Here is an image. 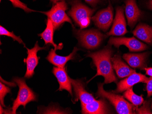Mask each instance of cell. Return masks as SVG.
<instances>
[{"mask_svg":"<svg viewBox=\"0 0 152 114\" xmlns=\"http://www.w3.org/2000/svg\"><path fill=\"white\" fill-rule=\"evenodd\" d=\"M112 54L113 50L108 46L98 52L87 54V57H89L93 59L97 70L96 75L89 81L96 76H101L104 78L105 84L112 82L117 83V79L114 74L111 61Z\"/></svg>","mask_w":152,"mask_h":114,"instance_id":"1","label":"cell"},{"mask_svg":"<svg viewBox=\"0 0 152 114\" xmlns=\"http://www.w3.org/2000/svg\"><path fill=\"white\" fill-rule=\"evenodd\" d=\"M96 94L99 97L109 100L114 106L118 114H135V107L133 104L128 102L122 96L104 90L103 83H99L98 85V90Z\"/></svg>","mask_w":152,"mask_h":114,"instance_id":"2","label":"cell"},{"mask_svg":"<svg viewBox=\"0 0 152 114\" xmlns=\"http://www.w3.org/2000/svg\"><path fill=\"white\" fill-rule=\"evenodd\" d=\"M13 81L16 82L19 86L18 96L14 100L12 108V114H16L17 110L20 106L23 105L25 108L27 104L37 101V97L35 93L26 85L23 78L15 77Z\"/></svg>","mask_w":152,"mask_h":114,"instance_id":"3","label":"cell"},{"mask_svg":"<svg viewBox=\"0 0 152 114\" xmlns=\"http://www.w3.org/2000/svg\"><path fill=\"white\" fill-rule=\"evenodd\" d=\"M72 5V8L68 12V15L80 26L81 29L87 28L90 24L91 17L94 10L89 8L77 1H73Z\"/></svg>","mask_w":152,"mask_h":114,"instance_id":"4","label":"cell"},{"mask_svg":"<svg viewBox=\"0 0 152 114\" xmlns=\"http://www.w3.org/2000/svg\"><path fill=\"white\" fill-rule=\"evenodd\" d=\"M67 9V4L64 0L55 3V5L49 11L41 12L45 14L48 19L52 21L54 29L56 30L66 22L70 23L72 25L71 20L66 13Z\"/></svg>","mask_w":152,"mask_h":114,"instance_id":"5","label":"cell"},{"mask_svg":"<svg viewBox=\"0 0 152 114\" xmlns=\"http://www.w3.org/2000/svg\"><path fill=\"white\" fill-rule=\"evenodd\" d=\"M76 35L82 46L89 50L98 47L104 37L102 33L95 29L76 30Z\"/></svg>","mask_w":152,"mask_h":114,"instance_id":"6","label":"cell"},{"mask_svg":"<svg viewBox=\"0 0 152 114\" xmlns=\"http://www.w3.org/2000/svg\"><path fill=\"white\" fill-rule=\"evenodd\" d=\"M108 44L119 48L122 45L126 46L131 52H139L148 49L147 45L136 39L135 37H111L109 39Z\"/></svg>","mask_w":152,"mask_h":114,"instance_id":"7","label":"cell"},{"mask_svg":"<svg viewBox=\"0 0 152 114\" xmlns=\"http://www.w3.org/2000/svg\"><path fill=\"white\" fill-rule=\"evenodd\" d=\"M26 48L27 49V57L24 60V62L26 64V71L24 77L30 78L34 74V70L39 62V57L37 56V52L41 50H47V47L39 46L37 41L31 49Z\"/></svg>","mask_w":152,"mask_h":114,"instance_id":"8","label":"cell"},{"mask_svg":"<svg viewBox=\"0 0 152 114\" xmlns=\"http://www.w3.org/2000/svg\"><path fill=\"white\" fill-rule=\"evenodd\" d=\"M92 19L98 28L106 31L113 21V9L111 5L110 4L105 9L99 11Z\"/></svg>","mask_w":152,"mask_h":114,"instance_id":"9","label":"cell"},{"mask_svg":"<svg viewBox=\"0 0 152 114\" xmlns=\"http://www.w3.org/2000/svg\"><path fill=\"white\" fill-rule=\"evenodd\" d=\"M128 32L126 28V23L124 16L123 7H118L116 9V16L111 29L107 33V36H122Z\"/></svg>","mask_w":152,"mask_h":114,"instance_id":"10","label":"cell"},{"mask_svg":"<svg viewBox=\"0 0 152 114\" xmlns=\"http://www.w3.org/2000/svg\"><path fill=\"white\" fill-rule=\"evenodd\" d=\"M148 80V78L145 76L141 73H136L135 71L117 84V89L114 92L116 93L122 92L132 88L134 85L137 83L141 82L146 83Z\"/></svg>","mask_w":152,"mask_h":114,"instance_id":"11","label":"cell"},{"mask_svg":"<svg viewBox=\"0 0 152 114\" xmlns=\"http://www.w3.org/2000/svg\"><path fill=\"white\" fill-rule=\"evenodd\" d=\"M77 99L81 101V105L87 104L95 100L91 94L85 89L84 84L81 80H74L70 78Z\"/></svg>","mask_w":152,"mask_h":114,"instance_id":"12","label":"cell"},{"mask_svg":"<svg viewBox=\"0 0 152 114\" xmlns=\"http://www.w3.org/2000/svg\"><path fill=\"white\" fill-rule=\"evenodd\" d=\"M125 14L128 23L133 28L141 16V11L137 5L136 0H126Z\"/></svg>","mask_w":152,"mask_h":114,"instance_id":"13","label":"cell"},{"mask_svg":"<svg viewBox=\"0 0 152 114\" xmlns=\"http://www.w3.org/2000/svg\"><path fill=\"white\" fill-rule=\"evenodd\" d=\"M53 73L57 78L59 84L58 91L66 90L72 97V84L70 77L67 75L65 68L54 67L53 68Z\"/></svg>","mask_w":152,"mask_h":114,"instance_id":"14","label":"cell"},{"mask_svg":"<svg viewBox=\"0 0 152 114\" xmlns=\"http://www.w3.org/2000/svg\"><path fill=\"white\" fill-rule=\"evenodd\" d=\"M82 105V113L86 114H103L108 113L106 103L103 99L95 100Z\"/></svg>","mask_w":152,"mask_h":114,"instance_id":"15","label":"cell"},{"mask_svg":"<svg viewBox=\"0 0 152 114\" xmlns=\"http://www.w3.org/2000/svg\"><path fill=\"white\" fill-rule=\"evenodd\" d=\"M148 55V52L140 54L127 53L123 55V58L132 68L144 69L146 66V63Z\"/></svg>","mask_w":152,"mask_h":114,"instance_id":"16","label":"cell"},{"mask_svg":"<svg viewBox=\"0 0 152 114\" xmlns=\"http://www.w3.org/2000/svg\"><path fill=\"white\" fill-rule=\"evenodd\" d=\"M78 50V48L75 47L70 54L66 57H63L57 55L56 53V50L52 49L46 57V59L55 66L58 68H65L66 63L74 58V56Z\"/></svg>","mask_w":152,"mask_h":114,"instance_id":"17","label":"cell"},{"mask_svg":"<svg viewBox=\"0 0 152 114\" xmlns=\"http://www.w3.org/2000/svg\"><path fill=\"white\" fill-rule=\"evenodd\" d=\"M113 69L119 78H125L135 72L134 70L131 68L125 62H124L119 55H115L111 59Z\"/></svg>","mask_w":152,"mask_h":114,"instance_id":"18","label":"cell"},{"mask_svg":"<svg viewBox=\"0 0 152 114\" xmlns=\"http://www.w3.org/2000/svg\"><path fill=\"white\" fill-rule=\"evenodd\" d=\"M133 34L140 40L152 45V26L140 23L133 31Z\"/></svg>","mask_w":152,"mask_h":114,"instance_id":"19","label":"cell"},{"mask_svg":"<svg viewBox=\"0 0 152 114\" xmlns=\"http://www.w3.org/2000/svg\"><path fill=\"white\" fill-rule=\"evenodd\" d=\"M46 29L42 32L38 34V36H40L45 41V45L50 44L53 45L55 50L62 49L63 45H57L54 42L53 35L54 28L52 21L49 19H48L46 24Z\"/></svg>","mask_w":152,"mask_h":114,"instance_id":"20","label":"cell"},{"mask_svg":"<svg viewBox=\"0 0 152 114\" xmlns=\"http://www.w3.org/2000/svg\"><path fill=\"white\" fill-rule=\"evenodd\" d=\"M124 96L136 107L142 105L144 102L142 96L136 94L133 91V87L126 90L124 93Z\"/></svg>","mask_w":152,"mask_h":114,"instance_id":"21","label":"cell"},{"mask_svg":"<svg viewBox=\"0 0 152 114\" xmlns=\"http://www.w3.org/2000/svg\"><path fill=\"white\" fill-rule=\"evenodd\" d=\"M0 35L1 36H6L11 37L12 38L14 41H18L20 44H23L24 45V43L23 42V40L20 37V36H18L15 35L13 32H10V31H8L5 28L1 25L0 26Z\"/></svg>","mask_w":152,"mask_h":114,"instance_id":"22","label":"cell"},{"mask_svg":"<svg viewBox=\"0 0 152 114\" xmlns=\"http://www.w3.org/2000/svg\"><path fill=\"white\" fill-rule=\"evenodd\" d=\"M11 92V89L8 87L5 86L2 82L0 83V102L2 107H6L4 104V98L7 94Z\"/></svg>","mask_w":152,"mask_h":114,"instance_id":"23","label":"cell"},{"mask_svg":"<svg viewBox=\"0 0 152 114\" xmlns=\"http://www.w3.org/2000/svg\"><path fill=\"white\" fill-rule=\"evenodd\" d=\"M12 3L14 7L20 8L23 9L26 12H35V11L30 9L27 7V5L25 3H23L20 0H9Z\"/></svg>","mask_w":152,"mask_h":114,"instance_id":"24","label":"cell"},{"mask_svg":"<svg viewBox=\"0 0 152 114\" xmlns=\"http://www.w3.org/2000/svg\"><path fill=\"white\" fill-rule=\"evenodd\" d=\"M134 111L135 114H152L149 107V102H143V105L139 108L135 107Z\"/></svg>","mask_w":152,"mask_h":114,"instance_id":"25","label":"cell"},{"mask_svg":"<svg viewBox=\"0 0 152 114\" xmlns=\"http://www.w3.org/2000/svg\"><path fill=\"white\" fill-rule=\"evenodd\" d=\"M146 83V90L147 92V97H149L152 96V77L148 78Z\"/></svg>","mask_w":152,"mask_h":114,"instance_id":"26","label":"cell"},{"mask_svg":"<svg viewBox=\"0 0 152 114\" xmlns=\"http://www.w3.org/2000/svg\"><path fill=\"white\" fill-rule=\"evenodd\" d=\"M85 1L86 2L93 7H95L99 1V0H85Z\"/></svg>","mask_w":152,"mask_h":114,"instance_id":"27","label":"cell"},{"mask_svg":"<svg viewBox=\"0 0 152 114\" xmlns=\"http://www.w3.org/2000/svg\"><path fill=\"white\" fill-rule=\"evenodd\" d=\"M144 70L146 71V74L152 77V68H144Z\"/></svg>","mask_w":152,"mask_h":114,"instance_id":"28","label":"cell"},{"mask_svg":"<svg viewBox=\"0 0 152 114\" xmlns=\"http://www.w3.org/2000/svg\"><path fill=\"white\" fill-rule=\"evenodd\" d=\"M148 7L149 9L152 10V0H149L148 3Z\"/></svg>","mask_w":152,"mask_h":114,"instance_id":"29","label":"cell"},{"mask_svg":"<svg viewBox=\"0 0 152 114\" xmlns=\"http://www.w3.org/2000/svg\"><path fill=\"white\" fill-rule=\"evenodd\" d=\"M33 1H36V0H33ZM52 2H53V3H56V2H57V1H56V0H50Z\"/></svg>","mask_w":152,"mask_h":114,"instance_id":"30","label":"cell"},{"mask_svg":"<svg viewBox=\"0 0 152 114\" xmlns=\"http://www.w3.org/2000/svg\"><path fill=\"white\" fill-rule=\"evenodd\" d=\"M56 1H64V0H56Z\"/></svg>","mask_w":152,"mask_h":114,"instance_id":"31","label":"cell"},{"mask_svg":"<svg viewBox=\"0 0 152 114\" xmlns=\"http://www.w3.org/2000/svg\"><path fill=\"white\" fill-rule=\"evenodd\" d=\"M151 108H152V106H151Z\"/></svg>","mask_w":152,"mask_h":114,"instance_id":"32","label":"cell"}]
</instances>
